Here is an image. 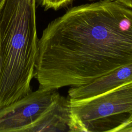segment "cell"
<instances>
[{
  "label": "cell",
  "instance_id": "obj_1",
  "mask_svg": "<svg viewBox=\"0 0 132 132\" xmlns=\"http://www.w3.org/2000/svg\"><path fill=\"white\" fill-rule=\"evenodd\" d=\"M132 62V9L116 0L69 9L39 39V87L83 86Z\"/></svg>",
  "mask_w": 132,
  "mask_h": 132
},
{
  "label": "cell",
  "instance_id": "obj_2",
  "mask_svg": "<svg viewBox=\"0 0 132 132\" xmlns=\"http://www.w3.org/2000/svg\"><path fill=\"white\" fill-rule=\"evenodd\" d=\"M36 0H5L0 13V108L24 96L38 53Z\"/></svg>",
  "mask_w": 132,
  "mask_h": 132
},
{
  "label": "cell",
  "instance_id": "obj_3",
  "mask_svg": "<svg viewBox=\"0 0 132 132\" xmlns=\"http://www.w3.org/2000/svg\"><path fill=\"white\" fill-rule=\"evenodd\" d=\"M70 101L75 131H132V80L89 98Z\"/></svg>",
  "mask_w": 132,
  "mask_h": 132
},
{
  "label": "cell",
  "instance_id": "obj_4",
  "mask_svg": "<svg viewBox=\"0 0 132 132\" xmlns=\"http://www.w3.org/2000/svg\"><path fill=\"white\" fill-rule=\"evenodd\" d=\"M57 89L39 87L0 108V132H25L54 102Z\"/></svg>",
  "mask_w": 132,
  "mask_h": 132
},
{
  "label": "cell",
  "instance_id": "obj_5",
  "mask_svg": "<svg viewBox=\"0 0 132 132\" xmlns=\"http://www.w3.org/2000/svg\"><path fill=\"white\" fill-rule=\"evenodd\" d=\"M75 131L69 97L59 95L25 132Z\"/></svg>",
  "mask_w": 132,
  "mask_h": 132
},
{
  "label": "cell",
  "instance_id": "obj_6",
  "mask_svg": "<svg viewBox=\"0 0 132 132\" xmlns=\"http://www.w3.org/2000/svg\"><path fill=\"white\" fill-rule=\"evenodd\" d=\"M131 80L132 62L89 84L81 86L71 87L68 91V97L72 101L89 98Z\"/></svg>",
  "mask_w": 132,
  "mask_h": 132
},
{
  "label": "cell",
  "instance_id": "obj_7",
  "mask_svg": "<svg viewBox=\"0 0 132 132\" xmlns=\"http://www.w3.org/2000/svg\"><path fill=\"white\" fill-rule=\"evenodd\" d=\"M73 0H41V5L45 10L53 9L58 10L65 7Z\"/></svg>",
  "mask_w": 132,
  "mask_h": 132
},
{
  "label": "cell",
  "instance_id": "obj_8",
  "mask_svg": "<svg viewBox=\"0 0 132 132\" xmlns=\"http://www.w3.org/2000/svg\"><path fill=\"white\" fill-rule=\"evenodd\" d=\"M123 5L132 9V0H116Z\"/></svg>",
  "mask_w": 132,
  "mask_h": 132
},
{
  "label": "cell",
  "instance_id": "obj_9",
  "mask_svg": "<svg viewBox=\"0 0 132 132\" xmlns=\"http://www.w3.org/2000/svg\"><path fill=\"white\" fill-rule=\"evenodd\" d=\"M4 4H2V5H0V10L3 8V6H4Z\"/></svg>",
  "mask_w": 132,
  "mask_h": 132
},
{
  "label": "cell",
  "instance_id": "obj_10",
  "mask_svg": "<svg viewBox=\"0 0 132 132\" xmlns=\"http://www.w3.org/2000/svg\"><path fill=\"white\" fill-rule=\"evenodd\" d=\"M2 9L0 10V13H1V10H2Z\"/></svg>",
  "mask_w": 132,
  "mask_h": 132
},
{
  "label": "cell",
  "instance_id": "obj_11",
  "mask_svg": "<svg viewBox=\"0 0 132 132\" xmlns=\"http://www.w3.org/2000/svg\"><path fill=\"white\" fill-rule=\"evenodd\" d=\"M90 1H93V0H90Z\"/></svg>",
  "mask_w": 132,
  "mask_h": 132
}]
</instances>
